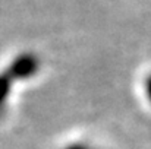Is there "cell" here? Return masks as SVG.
Instances as JSON below:
<instances>
[{"label":"cell","mask_w":151,"mask_h":149,"mask_svg":"<svg viewBox=\"0 0 151 149\" xmlns=\"http://www.w3.org/2000/svg\"><path fill=\"white\" fill-rule=\"evenodd\" d=\"M147 91H148V97L151 98V79L148 81V83H147Z\"/></svg>","instance_id":"6da1fadb"}]
</instances>
